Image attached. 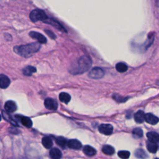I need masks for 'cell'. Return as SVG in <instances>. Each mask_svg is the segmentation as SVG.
<instances>
[{"label": "cell", "instance_id": "1", "mask_svg": "<svg viewBox=\"0 0 159 159\" xmlns=\"http://www.w3.org/2000/svg\"><path fill=\"white\" fill-rule=\"evenodd\" d=\"M91 64L92 61L90 57L87 55H83L71 65L69 71L73 75L81 74L88 70Z\"/></svg>", "mask_w": 159, "mask_h": 159}, {"label": "cell", "instance_id": "2", "mask_svg": "<svg viewBox=\"0 0 159 159\" xmlns=\"http://www.w3.org/2000/svg\"><path fill=\"white\" fill-rule=\"evenodd\" d=\"M40 43L33 42L27 45H22L14 47V51L21 57L28 58L37 52L40 48Z\"/></svg>", "mask_w": 159, "mask_h": 159}, {"label": "cell", "instance_id": "3", "mask_svg": "<svg viewBox=\"0 0 159 159\" xmlns=\"http://www.w3.org/2000/svg\"><path fill=\"white\" fill-rule=\"evenodd\" d=\"M29 17L34 22H36L37 21L44 22L48 18L45 11L39 9L32 10L29 14Z\"/></svg>", "mask_w": 159, "mask_h": 159}, {"label": "cell", "instance_id": "4", "mask_svg": "<svg viewBox=\"0 0 159 159\" xmlns=\"http://www.w3.org/2000/svg\"><path fill=\"white\" fill-rule=\"evenodd\" d=\"M104 75V72L101 68L94 67L92 68L88 74V76L92 79H100Z\"/></svg>", "mask_w": 159, "mask_h": 159}, {"label": "cell", "instance_id": "5", "mask_svg": "<svg viewBox=\"0 0 159 159\" xmlns=\"http://www.w3.org/2000/svg\"><path fill=\"white\" fill-rule=\"evenodd\" d=\"M99 131L106 135H111L113 132V127L109 124H102L99 127Z\"/></svg>", "mask_w": 159, "mask_h": 159}, {"label": "cell", "instance_id": "6", "mask_svg": "<svg viewBox=\"0 0 159 159\" xmlns=\"http://www.w3.org/2000/svg\"><path fill=\"white\" fill-rule=\"evenodd\" d=\"M45 107L50 110H57L58 108V102L52 98H46L44 101Z\"/></svg>", "mask_w": 159, "mask_h": 159}, {"label": "cell", "instance_id": "7", "mask_svg": "<svg viewBox=\"0 0 159 159\" xmlns=\"http://www.w3.org/2000/svg\"><path fill=\"white\" fill-rule=\"evenodd\" d=\"M29 35L34 39L37 40V41L40 43H45L47 42V39L45 36H43L42 34L35 32V31H31L29 33Z\"/></svg>", "mask_w": 159, "mask_h": 159}, {"label": "cell", "instance_id": "8", "mask_svg": "<svg viewBox=\"0 0 159 159\" xmlns=\"http://www.w3.org/2000/svg\"><path fill=\"white\" fill-rule=\"evenodd\" d=\"M43 22L49 24L50 25H52V26L55 27L56 29H57L58 30L62 31V32H66L65 29V28L63 27V26L62 25H61L57 20H56L55 19H52V18H48L46 20H45Z\"/></svg>", "mask_w": 159, "mask_h": 159}, {"label": "cell", "instance_id": "9", "mask_svg": "<svg viewBox=\"0 0 159 159\" xmlns=\"http://www.w3.org/2000/svg\"><path fill=\"white\" fill-rule=\"evenodd\" d=\"M4 109L7 112H13L16 111L17 106L14 101H7L4 104Z\"/></svg>", "mask_w": 159, "mask_h": 159}, {"label": "cell", "instance_id": "10", "mask_svg": "<svg viewBox=\"0 0 159 159\" xmlns=\"http://www.w3.org/2000/svg\"><path fill=\"white\" fill-rule=\"evenodd\" d=\"M144 120L147 123L152 124V125H155L158 122V118L151 113H147V114H145V119Z\"/></svg>", "mask_w": 159, "mask_h": 159}, {"label": "cell", "instance_id": "11", "mask_svg": "<svg viewBox=\"0 0 159 159\" xmlns=\"http://www.w3.org/2000/svg\"><path fill=\"white\" fill-rule=\"evenodd\" d=\"M11 81L9 78L5 75H0V88L2 89L7 88L10 84Z\"/></svg>", "mask_w": 159, "mask_h": 159}, {"label": "cell", "instance_id": "12", "mask_svg": "<svg viewBox=\"0 0 159 159\" xmlns=\"http://www.w3.org/2000/svg\"><path fill=\"white\" fill-rule=\"evenodd\" d=\"M66 145L69 148L75 150H78L81 147V142L76 139H71L68 140Z\"/></svg>", "mask_w": 159, "mask_h": 159}, {"label": "cell", "instance_id": "13", "mask_svg": "<svg viewBox=\"0 0 159 159\" xmlns=\"http://www.w3.org/2000/svg\"><path fill=\"white\" fill-rule=\"evenodd\" d=\"M50 156L51 158L54 159H59L61 157L62 154L61 151L57 148H53L50 150L49 152Z\"/></svg>", "mask_w": 159, "mask_h": 159}, {"label": "cell", "instance_id": "14", "mask_svg": "<svg viewBox=\"0 0 159 159\" xmlns=\"http://www.w3.org/2000/svg\"><path fill=\"white\" fill-rule=\"evenodd\" d=\"M83 152L84 154L88 157H92L96 155V150L89 145H86L83 148Z\"/></svg>", "mask_w": 159, "mask_h": 159}, {"label": "cell", "instance_id": "15", "mask_svg": "<svg viewBox=\"0 0 159 159\" xmlns=\"http://www.w3.org/2000/svg\"><path fill=\"white\" fill-rule=\"evenodd\" d=\"M134 119L137 123H142L145 119V114L143 111H138L134 114Z\"/></svg>", "mask_w": 159, "mask_h": 159}, {"label": "cell", "instance_id": "16", "mask_svg": "<svg viewBox=\"0 0 159 159\" xmlns=\"http://www.w3.org/2000/svg\"><path fill=\"white\" fill-rule=\"evenodd\" d=\"M147 137L149 141L158 143L159 140V135L158 134L155 132H149L147 134Z\"/></svg>", "mask_w": 159, "mask_h": 159}, {"label": "cell", "instance_id": "17", "mask_svg": "<svg viewBox=\"0 0 159 159\" xmlns=\"http://www.w3.org/2000/svg\"><path fill=\"white\" fill-rule=\"evenodd\" d=\"M147 148L150 152L155 153L158 150V145L157 143L148 140L147 142Z\"/></svg>", "mask_w": 159, "mask_h": 159}, {"label": "cell", "instance_id": "18", "mask_svg": "<svg viewBox=\"0 0 159 159\" xmlns=\"http://www.w3.org/2000/svg\"><path fill=\"white\" fill-rule=\"evenodd\" d=\"M20 121L21 122L22 124L26 127H31L32 125V122L29 117L25 116H20Z\"/></svg>", "mask_w": 159, "mask_h": 159}, {"label": "cell", "instance_id": "19", "mask_svg": "<svg viewBox=\"0 0 159 159\" xmlns=\"http://www.w3.org/2000/svg\"><path fill=\"white\" fill-rule=\"evenodd\" d=\"M35 72H36V68L32 66L29 65L22 69V73L25 76H31Z\"/></svg>", "mask_w": 159, "mask_h": 159}, {"label": "cell", "instance_id": "20", "mask_svg": "<svg viewBox=\"0 0 159 159\" xmlns=\"http://www.w3.org/2000/svg\"><path fill=\"white\" fill-rule=\"evenodd\" d=\"M42 143L43 146L46 148H50L53 145L52 140L48 136H45L42 138Z\"/></svg>", "mask_w": 159, "mask_h": 159}, {"label": "cell", "instance_id": "21", "mask_svg": "<svg viewBox=\"0 0 159 159\" xmlns=\"http://www.w3.org/2000/svg\"><path fill=\"white\" fill-rule=\"evenodd\" d=\"M102 151L104 154L107 155H112L115 152L114 148L109 145H104L102 148Z\"/></svg>", "mask_w": 159, "mask_h": 159}, {"label": "cell", "instance_id": "22", "mask_svg": "<svg viewBox=\"0 0 159 159\" xmlns=\"http://www.w3.org/2000/svg\"><path fill=\"white\" fill-rule=\"evenodd\" d=\"M59 99H60V101L67 104L70 101L71 96L69 94L63 92V93H61L59 94Z\"/></svg>", "mask_w": 159, "mask_h": 159}, {"label": "cell", "instance_id": "23", "mask_svg": "<svg viewBox=\"0 0 159 159\" xmlns=\"http://www.w3.org/2000/svg\"><path fill=\"white\" fill-rule=\"evenodd\" d=\"M116 69L118 72L124 73L127 70L128 66L124 63L120 62V63H117V65L116 66Z\"/></svg>", "mask_w": 159, "mask_h": 159}, {"label": "cell", "instance_id": "24", "mask_svg": "<svg viewBox=\"0 0 159 159\" xmlns=\"http://www.w3.org/2000/svg\"><path fill=\"white\" fill-rule=\"evenodd\" d=\"M2 116H3L4 119L6 120H7V121L9 122L11 124H12V125H15V126L18 125L17 124V122L12 119V117L9 114H7V113H6V112L3 111V112H2Z\"/></svg>", "mask_w": 159, "mask_h": 159}, {"label": "cell", "instance_id": "25", "mask_svg": "<svg viewBox=\"0 0 159 159\" xmlns=\"http://www.w3.org/2000/svg\"><path fill=\"white\" fill-rule=\"evenodd\" d=\"M56 143L58 145L62 148H65L67 144V141L66 139L63 137H58L56 139Z\"/></svg>", "mask_w": 159, "mask_h": 159}, {"label": "cell", "instance_id": "26", "mask_svg": "<svg viewBox=\"0 0 159 159\" xmlns=\"http://www.w3.org/2000/svg\"><path fill=\"white\" fill-rule=\"evenodd\" d=\"M132 134H133V136L136 139L141 138L143 136V130H142L141 128H139V127L135 128L132 130Z\"/></svg>", "mask_w": 159, "mask_h": 159}, {"label": "cell", "instance_id": "27", "mask_svg": "<svg viewBox=\"0 0 159 159\" xmlns=\"http://www.w3.org/2000/svg\"><path fill=\"white\" fill-rule=\"evenodd\" d=\"M135 155L136 156V157L140 158H144L147 157L145 152L141 148H139L135 151Z\"/></svg>", "mask_w": 159, "mask_h": 159}, {"label": "cell", "instance_id": "28", "mask_svg": "<svg viewBox=\"0 0 159 159\" xmlns=\"http://www.w3.org/2000/svg\"><path fill=\"white\" fill-rule=\"evenodd\" d=\"M118 156L121 158L127 159L130 157V152L126 150H121L118 152Z\"/></svg>", "mask_w": 159, "mask_h": 159}, {"label": "cell", "instance_id": "29", "mask_svg": "<svg viewBox=\"0 0 159 159\" xmlns=\"http://www.w3.org/2000/svg\"><path fill=\"white\" fill-rule=\"evenodd\" d=\"M45 33H46L48 36H50L52 39H55L56 38L55 35V34H54L52 31H50V30H47V29H45Z\"/></svg>", "mask_w": 159, "mask_h": 159}, {"label": "cell", "instance_id": "30", "mask_svg": "<svg viewBox=\"0 0 159 159\" xmlns=\"http://www.w3.org/2000/svg\"><path fill=\"white\" fill-rule=\"evenodd\" d=\"M155 2H156V4H157V6H158V0H155Z\"/></svg>", "mask_w": 159, "mask_h": 159}, {"label": "cell", "instance_id": "31", "mask_svg": "<svg viewBox=\"0 0 159 159\" xmlns=\"http://www.w3.org/2000/svg\"><path fill=\"white\" fill-rule=\"evenodd\" d=\"M1 115H0V121H1Z\"/></svg>", "mask_w": 159, "mask_h": 159}]
</instances>
